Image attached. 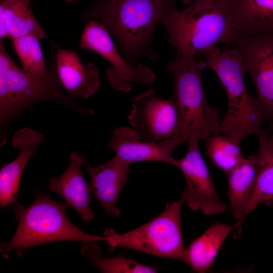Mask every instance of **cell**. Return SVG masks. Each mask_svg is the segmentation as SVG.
<instances>
[{"instance_id":"27","label":"cell","mask_w":273,"mask_h":273,"mask_svg":"<svg viewBox=\"0 0 273 273\" xmlns=\"http://www.w3.org/2000/svg\"><path fill=\"white\" fill-rule=\"evenodd\" d=\"M268 138L270 141L273 144V133L270 136H268Z\"/></svg>"},{"instance_id":"1","label":"cell","mask_w":273,"mask_h":273,"mask_svg":"<svg viewBox=\"0 0 273 273\" xmlns=\"http://www.w3.org/2000/svg\"><path fill=\"white\" fill-rule=\"evenodd\" d=\"M175 8V0H96L80 17L101 22L134 66L144 56L157 59L151 48L154 31Z\"/></svg>"},{"instance_id":"14","label":"cell","mask_w":273,"mask_h":273,"mask_svg":"<svg viewBox=\"0 0 273 273\" xmlns=\"http://www.w3.org/2000/svg\"><path fill=\"white\" fill-rule=\"evenodd\" d=\"M45 139L44 136L39 131L27 127L20 129L14 134L12 144L20 152L14 160L3 166L0 170L1 207H5L16 202L23 170Z\"/></svg>"},{"instance_id":"26","label":"cell","mask_w":273,"mask_h":273,"mask_svg":"<svg viewBox=\"0 0 273 273\" xmlns=\"http://www.w3.org/2000/svg\"><path fill=\"white\" fill-rule=\"evenodd\" d=\"M65 1L68 3H77L79 0H65Z\"/></svg>"},{"instance_id":"18","label":"cell","mask_w":273,"mask_h":273,"mask_svg":"<svg viewBox=\"0 0 273 273\" xmlns=\"http://www.w3.org/2000/svg\"><path fill=\"white\" fill-rule=\"evenodd\" d=\"M256 162V156H248L226 173L230 210L233 217L238 219L233 231L235 239L242 232V219L255 183Z\"/></svg>"},{"instance_id":"7","label":"cell","mask_w":273,"mask_h":273,"mask_svg":"<svg viewBox=\"0 0 273 273\" xmlns=\"http://www.w3.org/2000/svg\"><path fill=\"white\" fill-rule=\"evenodd\" d=\"M184 197L167 203L157 217L145 224L123 234L111 229L104 233L110 250L121 247L160 257L184 261L186 249L181 227V209Z\"/></svg>"},{"instance_id":"19","label":"cell","mask_w":273,"mask_h":273,"mask_svg":"<svg viewBox=\"0 0 273 273\" xmlns=\"http://www.w3.org/2000/svg\"><path fill=\"white\" fill-rule=\"evenodd\" d=\"M234 226L215 223L186 249L184 262L198 272L209 270L217 253Z\"/></svg>"},{"instance_id":"25","label":"cell","mask_w":273,"mask_h":273,"mask_svg":"<svg viewBox=\"0 0 273 273\" xmlns=\"http://www.w3.org/2000/svg\"><path fill=\"white\" fill-rule=\"evenodd\" d=\"M10 38V33L3 11L0 9V41H3L6 37Z\"/></svg>"},{"instance_id":"10","label":"cell","mask_w":273,"mask_h":273,"mask_svg":"<svg viewBox=\"0 0 273 273\" xmlns=\"http://www.w3.org/2000/svg\"><path fill=\"white\" fill-rule=\"evenodd\" d=\"M131 105L127 120L143 140L159 142L177 136L179 116L172 99L159 98L150 88L133 98Z\"/></svg>"},{"instance_id":"15","label":"cell","mask_w":273,"mask_h":273,"mask_svg":"<svg viewBox=\"0 0 273 273\" xmlns=\"http://www.w3.org/2000/svg\"><path fill=\"white\" fill-rule=\"evenodd\" d=\"M56 67L60 83L71 99H87L94 95L100 85L97 65H83L76 51L55 44Z\"/></svg>"},{"instance_id":"5","label":"cell","mask_w":273,"mask_h":273,"mask_svg":"<svg viewBox=\"0 0 273 273\" xmlns=\"http://www.w3.org/2000/svg\"><path fill=\"white\" fill-rule=\"evenodd\" d=\"M34 196V202L28 207L17 202L13 204L11 210L19 223L11 240L0 244L2 257L8 258L13 250L19 254L24 249L56 241L83 243L105 240L104 237L87 234L71 222L66 215L67 202L56 201L40 192Z\"/></svg>"},{"instance_id":"16","label":"cell","mask_w":273,"mask_h":273,"mask_svg":"<svg viewBox=\"0 0 273 273\" xmlns=\"http://www.w3.org/2000/svg\"><path fill=\"white\" fill-rule=\"evenodd\" d=\"M70 158L66 170L59 176L52 177L49 188L73 207L83 222H87L94 218L95 214L90 208L91 186L84 179L81 169L85 159L75 151L71 152Z\"/></svg>"},{"instance_id":"4","label":"cell","mask_w":273,"mask_h":273,"mask_svg":"<svg viewBox=\"0 0 273 273\" xmlns=\"http://www.w3.org/2000/svg\"><path fill=\"white\" fill-rule=\"evenodd\" d=\"M203 55L207 67L216 74L228 99V110L220 121L221 132L238 144L250 135L268 136L262 127L264 121L258 102L245 87V72L238 50H221L216 46Z\"/></svg>"},{"instance_id":"2","label":"cell","mask_w":273,"mask_h":273,"mask_svg":"<svg viewBox=\"0 0 273 273\" xmlns=\"http://www.w3.org/2000/svg\"><path fill=\"white\" fill-rule=\"evenodd\" d=\"M55 44H52L51 59L47 73L35 76L25 72L14 62L0 41V128L1 145L5 143L3 134L10 122L20 112L37 102L57 101L77 112L93 115L92 109L82 108L64 94L59 85L56 67Z\"/></svg>"},{"instance_id":"22","label":"cell","mask_w":273,"mask_h":273,"mask_svg":"<svg viewBox=\"0 0 273 273\" xmlns=\"http://www.w3.org/2000/svg\"><path fill=\"white\" fill-rule=\"evenodd\" d=\"M87 242L82 243L81 253L90 261L101 272L103 273H141L157 272V270L152 267L141 264L136 261L126 258L122 255L112 257L102 256L100 246Z\"/></svg>"},{"instance_id":"13","label":"cell","mask_w":273,"mask_h":273,"mask_svg":"<svg viewBox=\"0 0 273 273\" xmlns=\"http://www.w3.org/2000/svg\"><path fill=\"white\" fill-rule=\"evenodd\" d=\"M129 163L117 155L94 167L89 163L85 166L90 178L92 191L108 215L119 217L121 210L116 206L118 196L128 182Z\"/></svg>"},{"instance_id":"23","label":"cell","mask_w":273,"mask_h":273,"mask_svg":"<svg viewBox=\"0 0 273 273\" xmlns=\"http://www.w3.org/2000/svg\"><path fill=\"white\" fill-rule=\"evenodd\" d=\"M206 139V154L216 166L226 173L238 165L245 157L239 144L229 136L213 134Z\"/></svg>"},{"instance_id":"17","label":"cell","mask_w":273,"mask_h":273,"mask_svg":"<svg viewBox=\"0 0 273 273\" xmlns=\"http://www.w3.org/2000/svg\"><path fill=\"white\" fill-rule=\"evenodd\" d=\"M239 36L273 32V0H228Z\"/></svg>"},{"instance_id":"24","label":"cell","mask_w":273,"mask_h":273,"mask_svg":"<svg viewBox=\"0 0 273 273\" xmlns=\"http://www.w3.org/2000/svg\"><path fill=\"white\" fill-rule=\"evenodd\" d=\"M11 39L25 72L38 77L47 73L48 67L45 65L38 38L29 35Z\"/></svg>"},{"instance_id":"20","label":"cell","mask_w":273,"mask_h":273,"mask_svg":"<svg viewBox=\"0 0 273 273\" xmlns=\"http://www.w3.org/2000/svg\"><path fill=\"white\" fill-rule=\"evenodd\" d=\"M259 138L255 183L242 222L258 204L273 200V144L268 136Z\"/></svg>"},{"instance_id":"8","label":"cell","mask_w":273,"mask_h":273,"mask_svg":"<svg viewBox=\"0 0 273 273\" xmlns=\"http://www.w3.org/2000/svg\"><path fill=\"white\" fill-rule=\"evenodd\" d=\"M78 49L96 52L110 63L106 75L116 91L127 92L134 83L149 85L155 81V74L149 67L141 63L132 66L122 57L107 28L97 20H89Z\"/></svg>"},{"instance_id":"21","label":"cell","mask_w":273,"mask_h":273,"mask_svg":"<svg viewBox=\"0 0 273 273\" xmlns=\"http://www.w3.org/2000/svg\"><path fill=\"white\" fill-rule=\"evenodd\" d=\"M0 9L5 14L10 38L31 35L39 39H49L32 12L30 1H6L1 2Z\"/></svg>"},{"instance_id":"12","label":"cell","mask_w":273,"mask_h":273,"mask_svg":"<svg viewBox=\"0 0 273 273\" xmlns=\"http://www.w3.org/2000/svg\"><path fill=\"white\" fill-rule=\"evenodd\" d=\"M177 145L173 139L159 142L143 140L136 130L127 127L114 129L108 147L129 162L158 161L175 166L172 153Z\"/></svg>"},{"instance_id":"11","label":"cell","mask_w":273,"mask_h":273,"mask_svg":"<svg viewBox=\"0 0 273 273\" xmlns=\"http://www.w3.org/2000/svg\"><path fill=\"white\" fill-rule=\"evenodd\" d=\"M199 140L188 141L186 155L176 160L186 178L181 195L193 211L201 210L204 214H218L224 211L226 205L218 195L208 169L201 155Z\"/></svg>"},{"instance_id":"29","label":"cell","mask_w":273,"mask_h":273,"mask_svg":"<svg viewBox=\"0 0 273 273\" xmlns=\"http://www.w3.org/2000/svg\"><path fill=\"white\" fill-rule=\"evenodd\" d=\"M6 1H8V0H0V2H3ZM24 1H30V0H24Z\"/></svg>"},{"instance_id":"3","label":"cell","mask_w":273,"mask_h":273,"mask_svg":"<svg viewBox=\"0 0 273 273\" xmlns=\"http://www.w3.org/2000/svg\"><path fill=\"white\" fill-rule=\"evenodd\" d=\"M177 53L195 57L219 43L239 37L230 15L228 0H194L185 9L172 10L163 22Z\"/></svg>"},{"instance_id":"28","label":"cell","mask_w":273,"mask_h":273,"mask_svg":"<svg viewBox=\"0 0 273 273\" xmlns=\"http://www.w3.org/2000/svg\"><path fill=\"white\" fill-rule=\"evenodd\" d=\"M183 1L184 3L187 4V3H189V2H190V0H183Z\"/></svg>"},{"instance_id":"9","label":"cell","mask_w":273,"mask_h":273,"mask_svg":"<svg viewBox=\"0 0 273 273\" xmlns=\"http://www.w3.org/2000/svg\"><path fill=\"white\" fill-rule=\"evenodd\" d=\"M234 43L255 87L264 121L273 130V32L239 36Z\"/></svg>"},{"instance_id":"6","label":"cell","mask_w":273,"mask_h":273,"mask_svg":"<svg viewBox=\"0 0 273 273\" xmlns=\"http://www.w3.org/2000/svg\"><path fill=\"white\" fill-rule=\"evenodd\" d=\"M206 67L205 61L179 53L166 64L174 78L171 99L178 112L180 129L173 139L178 145L191 139H206L221 132L218 109L209 104L202 85V73Z\"/></svg>"}]
</instances>
